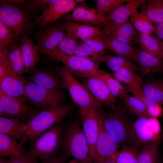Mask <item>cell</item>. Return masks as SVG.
<instances>
[{"label":"cell","mask_w":163,"mask_h":163,"mask_svg":"<svg viewBox=\"0 0 163 163\" xmlns=\"http://www.w3.org/2000/svg\"><path fill=\"white\" fill-rule=\"evenodd\" d=\"M23 0H0V21L14 34L17 41L36 29L33 18L25 9Z\"/></svg>","instance_id":"6da1fadb"},{"label":"cell","mask_w":163,"mask_h":163,"mask_svg":"<svg viewBox=\"0 0 163 163\" xmlns=\"http://www.w3.org/2000/svg\"><path fill=\"white\" fill-rule=\"evenodd\" d=\"M60 149L62 155L71 157L79 163H94L89 147L80 122L69 120L64 127Z\"/></svg>","instance_id":"7a4b0ae2"},{"label":"cell","mask_w":163,"mask_h":163,"mask_svg":"<svg viewBox=\"0 0 163 163\" xmlns=\"http://www.w3.org/2000/svg\"><path fill=\"white\" fill-rule=\"evenodd\" d=\"M73 110L72 104L68 103L42 109L34 115L25 124V136L23 144L62 122Z\"/></svg>","instance_id":"3957f363"},{"label":"cell","mask_w":163,"mask_h":163,"mask_svg":"<svg viewBox=\"0 0 163 163\" xmlns=\"http://www.w3.org/2000/svg\"><path fill=\"white\" fill-rule=\"evenodd\" d=\"M64 127L62 122L35 137L30 141L27 155L39 158L42 162L57 157L61 149Z\"/></svg>","instance_id":"277c9868"},{"label":"cell","mask_w":163,"mask_h":163,"mask_svg":"<svg viewBox=\"0 0 163 163\" xmlns=\"http://www.w3.org/2000/svg\"><path fill=\"white\" fill-rule=\"evenodd\" d=\"M55 72L80 111L101 109L103 104L94 98L84 84L77 79L66 66L56 67Z\"/></svg>","instance_id":"5b68a950"},{"label":"cell","mask_w":163,"mask_h":163,"mask_svg":"<svg viewBox=\"0 0 163 163\" xmlns=\"http://www.w3.org/2000/svg\"><path fill=\"white\" fill-rule=\"evenodd\" d=\"M107 112H103L102 122L110 138L118 146L129 141L131 123L120 107L112 106Z\"/></svg>","instance_id":"8992f818"},{"label":"cell","mask_w":163,"mask_h":163,"mask_svg":"<svg viewBox=\"0 0 163 163\" xmlns=\"http://www.w3.org/2000/svg\"><path fill=\"white\" fill-rule=\"evenodd\" d=\"M158 118L139 117L132 123L129 142L142 147L160 139L161 128Z\"/></svg>","instance_id":"52a82bcc"},{"label":"cell","mask_w":163,"mask_h":163,"mask_svg":"<svg viewBox=\"0 0 163 163\" xmlns=\"http://www.w3.org/2000/svg\"><path fill=\"white\" fill-rule=\"evenodd\" d=\"M25 94L29 103L40 110L61 104L65 98L61 90L48 89L28 79L25 82Z\"/></svg>","instance_id":"ba28073f"},{"label":"cell","mask_w":163,"mask_h":163,"mask_svg":"<svg viewBox=\"0 0 163 163\" xmlns=\"http://www.w3.org/2000/svg\"><path fill=\"white\" fill-rule=\"evenodd\" d=\"M41 110L31 105L26 98L7 95L0 91V116L16 118L26 123Z\"/></svg>","instance_id":"9c48e42d"},{"label":"cell","mask_w":163,"mask_h":163,"mask_svg":"<svg viewBox=\"0 0 163 163\" xmlns=\"http://www.w3.org/2000/svg\"><path fill=\"white\" fill-rule=\"evenodd\" d=\"M39 52L51 59L62 62L74 75L82 80L95 74L99 70V64L84 58L52 50L40 51Z\"/></svg>","instance_id":"30bf717a"},{"label":"cell","mask_w":163,"mask_h":163,"mask_svg":"<svg viewBox=\"0 0 163 163\" xmlns=\"http://www.w3.org/2000/svg\"><path fill=\"white\" fill-rule=\"evenodd\" d=\"M101 111V109H97L80 111L82 130L88 142L91 155L94 161Z\"/></svg>","instance_id":"8fae6325"},{"label":"cell","mask_w":163,"mask_h":163,"mask_svg":"<svg viewBox=\"0 0 163 163\" xmlns=\"http://www.w3.org/2000/svg\"><path fill=\"white\" fill-rule=\"evenodd\" d=\"M66 33L62 22L59 21L43 28L37 29L35 36L39 51L54 49Z\"/></svg>","instance_id":"7c38bea8"},{"label":"cell","mask_w":163,"mask_h":163,"mask_svg":"<svg viewBox=\"0 0 163 163\" xmlns=\"http://www.w3.org/2000/svg\"><path fill=\"white\" fill-rule=\"evenodd\" d=\"M75 0H60L48 6L39 16L33 18L37 29H42L55 22L77 6Z\"/></svg>","instance_id":"4fadbf2b"},{"label":"cell","mask_w":163,"mask_h":163,"mask_svg":"<svg viewBox=\"0 0 163 163\" xmlns=\"http://www.w3.org/2000/svg\"><path fill=\"white\" fill-rule=\"evenodd\" d=\"M58 20L81 23L99 28L103 27L109 22L106 17L100 14L96 9L81 6H76L71 14L64 15Z\"/></svg>","instance_id":"5bb4252c"},{"label":"cell","mask_w":163,"mask_h":163,"mask_svg":"<svg viewBox=\"0 0 163 163\" xmlns=\"http://www.w3.org/2000/svg\"><path fill=\"white\" fill-rule=\"evenodd\" d=\"M82 80L93 96L102 104L110 107L116 103V98L112 94L104 81L95 73Z\"/></svg>","instance_id":"9a60e30c"},{"label":"cell","mask_w":163,"mask_h":163,"mask_svg":"<svg viewBox=\"0 0 163 163\" xmlns=\"http://www.w3.org/2000/svg\"><path fill=\"white\" fill-rule=\"evenodd\" d=\"M103 113L102 111L95 146V161L110 159H115L118 151V146L111 139L104 127L102 122Z\"/></svg>","instance_id":"2e32d148"},{"label":"cell","mask_w":163,"mask_h":163,"mask_svg":"<svg viewBox=\"0 0 163 163\" xmlns=\"http://www.w3.org/2000/svg\"><path fill=\"white\" fill-rule=\"evenodd\" d=\"M103 34L108 37L126 42L135 43L137 31L129 20L122 23L109 22L101 29Z\"/></svg>","instance_id":"e0dca14e"},{"label":"cell","mask_w":163,"mask_h":163,"mask_svg":"<svg viewBox=\"0 0 163 163\" xmlns=\"http://www.w3.org/2000/svg\"><path fill=\"white\" fill-rule=\"evenodd\" d=\"M30 73L27 79L37 85L52 90L64 88L59 77L50 69L34 68Z\"/></svg>","instance_id":"ac0fdd59"},{"label":"cell","mask_w":163,"mask_h":163,"mask_svg":"<svg viewBox=\"0 0 163 163\" xmlns=\"http://www.w3.org/2000/svg\"><path fill=\"white\" fill-rule=\"evenodd\" d=\"M134 48L136 55V62L138 63L143 75L155 73L163 74V60L161 58L144 51L139 47Z\"/></svg>","instance_id":"d6986e66"},{"label":"cell","mask_w":163,"mask_h":163,"mask_svg":"<svg viewBox=\"0 0 163 163\" xmlns=\"http://www.w3.org/2000/svg\"><path fill=\"white\" fill-rule=\"evenodd\" d=\"M25 125L16 118L0 117V133L20 142L22 145L25 136Z\"/></svg>","instance_id":"ffe728a7"},{"label":"cell","mask_w":163,"mask_h":163,"mask_svg":"<svg viewBox=\"0 0 163 163\" xmlns=\"http://www.w3.org/2000/svg\"><path fill=\"white\" fill-rule=\"evenodd\" d=\"M146 0H126V3L119 5L106 16L109 22L116 24L123 23L128 20L133 11L146 3Z\"/></svg>","instance_id":"44dd1931"},{"label":"cell","mask_w":163,"mask_h":163,"mask_svg":"<svg viewBox=\"0 0 163 163\" xmlns=\"http://www.w3.org/2000/svg\"><path fill=\"white\" fill-rule=\"evenodd\" d=\"M26 77L17 74L5 77L0 82V91L9 96L26 97Z\"/></svg>","instance_id":"7402d4cb"},{"label":"cell","mask_w":163,"mask_h":163,"mask_svg":"<svg viewBox=\"0 0 163 163\" xmlns=\"http://www.w3.org/2000/svg\"><path fill=\"white\" fill-rule=\"evenodd\" d=\"M34 41L28 36H23L19 40L26 73L30 72L39 60L38 48Z\"/></svg>","instance_id":"603a6c76"},{"label":"cell","mask_w":163,"mask_h":163,"mask_svg":"<svg viewBox=\"0 0 163 163\" xmlns=\"http://www.w3.org/2000/svg\"><path fill=\"white\" fill-rule=\"evenodd\" d=\"M135 43L141 50L162 59L163 41L152 34H143L137 31Z\"/></svg>","instance_id":"cb8c5ba5"},{"label":"cell","mask_w":163,"mask_h":163,"mask_svg":"<svg viewBox=\"0 0 163 163\" xmlns=\"http://www.w3.org/2000/svg\"><path fill=\"white\" fill-rule=\"evenodd\" d=\"M101 37L106 49L113 53L129 58L136 62V55L134 48L131 45L122 41L108 37L104 34Z\"/></svg>","instance_id":"d4e9b609"},{"label":"cell","mask_w":163,"mask_h":163,"mask_svg":"<svg viewBox=\"0 0 163 163\" xmlns=\"http://www.w3.org/2000/svg\"><path fill=\"white\" fill-rule=\"evenodd\" d=\"M27 155V152L20 143L7 135L0 133V157L10 158Z\"/></svg>","instance_id":"484cf974"},{"label":"cell","mask_w":163,"mask_h":163,"mask_svg":"<svg viewBox=\"0 0 163 163\" xmlns=\"http://www.w3.org/2000/svg\"><path fill=\"white\" fill-rule=\"evenodd\" d=\"M62 22L66 31L72 32L82 40L93 36L103 34L101 29L96 26L79 22Z\"/></svg>","instance_id":"4316f807"},{"label":"cell","mask_w":163,"mask_h":163,"mask_svg":"<svg viewBox=\"0 0 163 163\" xmlns=\"http://www.w3.org/2000/svg\"><path fill=\"white\" fill-rule=\"evenodd\" d=\"M140 88L147 97L163 105V78L143 80Z\"/></svg>","instance_id":"83f0119b"},{"label":"cell","mask_w":163,"mask_h":163,"mask_svg":"<svg viewBox=\"0 0 163 163\" xmlns=\"http://www.w3.org/2000/svg\"><path fill=\"white\" fill-rule=\"evenodd\" d=\"M16 41L6 50L7 57L15 73L18 75L26 73L21 45Z\"/></svg>","instance_id":"f1b7e54d"},{"label":"cell","mask_w":163,"mask_h":163,"mask_svg":"<svg viewBox=\"0 0 163 163\" xmlns=\"http://www.w3.org/2000/svg\"><path fill=\"white\" fill-rule=\"evenodd\" d=\"M140 12L152 24L163 22V0H148Z\"/></svg>","instance_id":"f546056e"},{"label":"cell","mask_w":163,"mask_h":163,"mask_svg":"<svg viewBox=\"0 0 163 163\" xmlns=\"http://www.w3.org/2000/svg\"><path fill=\"white\" fill-rule=\"evenodd\" d=\"M103 62L113 72L123 68L131 69L136 71L140 70L133 60L123 56L106 55L104 58Z\"/></svg>","instance_id":"4dcf8cb0"},{"label":"cell","mask_w":163,"mask_h":163,"mask_svg":"<svg viewBox=\"0 0 163 163\" xmlns=\"http://www.w3.org/2000/svg\"><path fill=\"white\" fill-rule=\"evenodd\" d=\"M126 87L128 92L142 101L146 107L149 117L158 118L162 115L163 109L161 105L147 97L142 92L140 87Z\"/></svg>","instance_id":"1f68e13d"},{"label":"cell","mask_w":163,"mask_h":163,"mask_svg":"<svg viewBox=\"0 0 163 163\" xmlns=\"http://www.w3.org/2000/svg\"><path fill=\"white\" fill-rule=\"evenodd\" d=\"M95 74L104 81L112 94L116 98L119 97L122 99L128 94L126 88L112 75L100 70Z\"/></svg>","instance_id":"d6a6232c"},{"label":"cell","mask_w":163,"mask_h":163,"mask_svg":"<svg viewBox=\"0 0 163 163\" xmlns=\"http://www.w3.org/2000/svg\"><path fill=\"white\" fill-rule=\"evenodd\" d=\"M160 139L141 148L138 163H160L161 159L158 149Z\"/></svg>","instance_id":"836d02e7"},{"label":"cell","mask_w":163,"mask_h":163,"mask_svg":"<svg viewBox=\"0 0 163 163\" xmlns=\"http://www.w3.org/2000/svg\"><path fill=\"white\" fill-rule=\"evenodd\" d=\"M124 107L130 114L139 117H150L146 107L140 99L128 94L122 99Z\"/></svg>","instance_id":"e575fe53"},{"label":"cell","mask_w":163,"mask_h":163,"mask_svg":"<svg viewBox=\"0 0 163 163\" xmlns=\"http://www.w3.org/2000/svg\"><path fill=\"white\" fill-rule=\"evenodd\" d=\"M112 76L120 82L125 84L126 87L141 88L143 81L142 76L130 69H121L114 72Z\"/></svg>","instance_id":"d590c367"},{"label":"cell","mask_w":163,"mask_h":163,"mask_svg":"<svg viewBox=\"0 0 163 163\" xmlns=\"http://www.w3.org/2000/svg\"><path fill=\"white\" fill-rule=\"evenodd\" d=\"M130 20L138 32L148 34L153 33L154 25L140 12H138L137 9L131 14Z\"/></svg>","instance_id":"8d00e7d4"},{"label":"cell","mask_w":163,"mask_h":163,"mask_svg":"<svg viewBox=\"0 0 163 163\" xmlns=\"http://www.w3.org/2000/svg\"><path fill=\"white\" fill-rule=\"evenodd\" d=\"M139 149L134 145H123L116 155L115 163H138Z\"/></svg>","instance_id":"74e56055"},{"label":"cell","mask_w":163,"mask_h":163,"mask_svg":"<svg viewBox=\"0 0 163 163\" xmlns=\"http://www.w3.org/2000/svg\"><path fill=\"white\" fill-rule=\"evenodd\" d=\"M106 55L94 51L81 42L78 43L73 55L89 59L100 65L103 62L104 58Z\"/></svg>","instance_id":"f35d334b"},{"label":"cell","mask_w":163,"mask_h":163,"mask_svg":"<svg viewBox=\"0 0 163 163\" xmlns=\"http://www.w3.org/2000/svg\"><path fill=\"white\" fill-rule=\"evenodd\" d=\"M60 0H24V5L27 12L33 18L38 13H41L50 5L59 2Z\"/></svg>","instance_id":"ab89813d"},{"label":"cell","mask_w":163,"mask_h":163,"mask_svg":"<svg viewBox=\"0 0 163 163\" xmlns=\"http://www.w3.org/2000/svg\"><path fill=\"white\" fill-rule=\"evenodd\" d=\"M16 41H18L13 33L0 21V53Z\"/></svg>","instance_id":"60d3db41"},{"label":"cell","mask_w":163,"mask_h":163,"mask_svg":"<svg viewBox=\"0 0 163 163\" xmlns=\"http://www.w3.org/2000/svg\"><path fill=\"white\" fill-rule=\"evenodd\" d=\"M126 1V0H97L95 3L96 10L100 14L105 17V15L107 16L117 7L123 4Z\"/></svg>","instance_id":"b9f144b4"},{"label":"cell","mask_w":163,"mask_h":163,"mask_svg":"<svg viewBox=\"0 0 163 163\" xmlns=\"http://www.w3.org/2000/svg\"><path fill=\"white\" fill-rule=\"evenodd\" d=\"M84 43L94 51L105 54L106 47L101 36L94 35L82 40Z\"/></svg>","instance_id":"7bdbcfd3"},{"label":"cell","mask_w":163,"mask_h":163,"mask_svg":"<svg viewBox=\"0 0 163 163\" xmlns=\"http://www.w3.org/2000/svg\"><path fill=\"white\" fill-rule=\"evenodd\" d=\"M16 74L7 57L6 50L0 53V82L7 76Z\"/></svg>","instance_id":"ee69618b"},{"label":"cell","mask_w":163,"mask_h":163,"mask_svg":"<svg viewBox=\"0 0 163 163\" xmlns=\"http://www.w3.org/2000/svg\"><path fill=\"white\" fill-rule=\"evenodd\" d=\"M6 161L8 163H37L36 158L27 155L23 157L9 158Z\"/></svg>","instance_id":"f6af8a7d"},{"label":"cell","mask_w":163,"mask_h":163,"mask_svg":"<svg viewBox=\"0 0 163 163\" xmlns=\"http://www.w3.org/2000/svg\"><path fill=\"white\" fill-rule=\"evenodd\" d=\"M154 30L153 34L158 39L163 40V22L155 24Z\"/></svg>","instance_id":"bcb514c9"},{"label":"cell","mask_w":163,"mask_h":163,"mask_svg":"<svg viewBox=\"0 0 163 163\" xmlns=\"http://www.w3.org/2000/svg\"><path fill=\"white\" fill-rule=\"evenodd\" d=\"M64 156L61 155L60 157H57L48 160L42 163H65Z\"/></svg>","instance_id":"7dc6e473"},{"label":"cell","mask_w":163,"mask_h":163,"mask_svg":"<svg viewBox=\"0 0 163 163\" xmlns=\"http://www.w3.org/2000/svg\"><path fill=\"white\" fill-rule=\"evenodd\" d=\"M94 163H115V159H110L99 161H96Z\"/></svg>","instance_id":"c3c4849f"},{"label":"cell","mask_w":163,"mask_h":163,"mask_svg":"<svg viewBox=\"0 0 163 163\" xmlns=\"http://www.w3.org/2000/svg\"><path fill=\"white\" fill-rule=\"evenodd\" d=\"M75 1L77 3H79L80 5L81 6L84 7H86L87 6L85 0H75Z\"/></svg>","instance_id":"681fc988"},{"label":"cell","mask_w":163,"mask_h":163,"mask_svg":"<svg viewBox=\"0 0 163 163\" xmlns=\"http://www.w3.org/2000/svg\"><path fill=\"white\" fill-rule=\"evenodd\" d=\"M67 163H79L76 160L72 158L71 160L69 161Z\"/></svg>","instance_id":"f907efd6"},{"label":"cell","mask_w":163,"mask_h":163,"mask_svg":"<svg viewBox=\"0 0 163 163\" xmlns=\"http://www.w3.org/2000/svg\"><path fill=\"white\" fill-rule=\"evenodd\" d=\"M0 163H8L6 160H4L2 157H0Z\"/></svg>","instance_id":"816d5d0a"},{"label":"cell","mask_w":163,"mask_h":163,"mask_svg":"<svg viewBox=\"0 0 163 163\" xmlns=\"http://www.w3.org/2000/svg\"><path fill=\"white\" fill-rule=\"evenodd\" d=\"M160 163H163V161H162L161 160V161Z\"/></svg>","instance_id":"f5cc1de1"},{"label":"cell","mask_w":163,"mask_h":163,"mask_svg":"<svg viewBox=\"0 0 163 163\" xmlns=\"http://www.w3.org/2000/svg\"><path fill=\"white\" fill-rule=\"evenodd\" d=\"M162 59L163 60V56H162Z\"/></svg>","instance_id":"db71d44e"},{"label":"cell","mask_w":163,"mask_h":163,"mask_svg":"<svg viewBox=\"0 0 163 163\" xmlns=\"http://www.w3.org/2000/svg\"><path fill=\"white\" fill-rule=\"evenodd\" d=\"M162 41H163V40H162Z\"/></svg>","instance_id":"11a10c76"}]
</instances>
